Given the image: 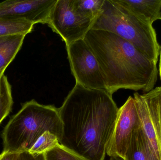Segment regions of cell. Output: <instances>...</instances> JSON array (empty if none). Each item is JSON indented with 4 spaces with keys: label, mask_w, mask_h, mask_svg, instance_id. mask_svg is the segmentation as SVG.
<instances>
[{
    "label": "cell",
    "mask_w": 161,
    "mask_h": 160,
    "mask_svg": "<svg viewBox=\"0 0 161 160\" xmlns=\"http://www.w3.org/2000/svg\"><path fill=\"white\" fill-rule=\"evenodd\" d=\"M62 137L63 125L58 109L44 105L35 100L25 102L8 121L2 134L4 151H29L45 132Z\"/></svg>",
    "instance_id": "cell-3"
},
{
    "label": "cell",
    "mask_w": 161,
    "mask_h": 160,
    "mask_svg": "<svg viewBox=\"0 0 161 160\" xmlns=\"http://www.w3.org/2000/svg\"><path fill=\"white\" fill-rule=\"evenodd\" d=\"M139 125L156 160H161V86L134 93Z\"/></svg>",
    "instance_id": "cell-5"
},
{
    "label": "cell",
    "mask_w": 161,
    "mask_h": 160,
    "mask_svg": "<svg viewBox=\"0 0 161 160\" xmlns=\"http://www.w3.org/2000/svg\"><path fill=\"white\" fill-rule=\"evenodd\" d=\"M160 63H159V74L161 80V47L160 49Z\"/></svg>",
    "instance_id": "cell-20"
},
{
    "label": "cell",
    "mask_w": 161,
    "mask_h": 160,
    "mask_svg": "<svg viewBox=\"0 0 161 160\" xmlns=\"http://www.w3.org/2000/svg\"><path fill=\"white\" fill-rule=\"evenodd\" d=\"M105 0H74L75 6L82 16L95 21L102 11Z\"/></svg>",
    "instance_id": "cell-15"
},
{
    "label": "cell",
    "mask_w": 161,
    "mask_h": 160,
    "mask_svg": "<svg viewBox=\"0 0 161 160\" xmlns=\"http://www.w3.org/2000/svg\"><path fill=\"white\" fill-rule=\"evenodd\" d=\"M139 125V117L134 98L129 97L119 108L111 139L107 150L109 157L125 160L134 131Z\"/></svg>",
    "instance_id": "cell-8"
},
{
    "label": "cell",
    "mask_w": 161,
    "mask_h": 160,
    "mask_svg": "<svg viewBox=\"0 0 161 160\" xmlns=\"http://www.w3.org/2000/svg\"><path fill=\"white\" fill-rule=\"evenodd\" d=\"M124 160H156L138 125Z\"/></svg>",
    "instance_id": "cell-12"
},
{
    "label": "cell",
    "mask_w": 161,
    "mask_h": 160,
    "mask_svg": "<svg viewBox=\"0 0 161 160\" xmlns=\"http://www.w3.org/2000/svg\"><path fill=\"white\" fill-rule=\"evenodd\" d=\"M34 24L23 20L0 18V37L11 35H27L33 31Z\"/></svg>",
    "instance_id": "cell-13"
},
{
    "label": "cell",
    "mask_w": 161,
    "mask_h": 160,
    "mask_svg": "<svg viewBox=\"0 0 161 160\" xmlns=\"http://www.w3.org/2000/svg\"><path fill=\"white\" fill-rule=\"evenodd\" d=\"M18 153L3 150L0 154V160H15Z\"/></svg>",
    "instance_id": "cell-19"
},
{
    "label": "cell",
    "mask_w": 161,
    "mask_h": 160,
    "mask_svg": "<svg viewBox=\"0 0 161 160\" xmlns=\"http://www.w3.org/2000/svg\"><path fill=\"white\" fill-rule=\"evenodd\" d=\"M94 23L78 12L74 0H57L47 24L68 45L84 39Z\"/></svg>",
    "instance_id": "cell-6"
},
{
    "label": "cell",
    "mask_w": 161,
    "mask_h": 160,
    "mask_svg": "<svg viewBox=\"0 0 161 160\" xmlns=\"http://www.w3.org/2000/svg\"><path fill=\"white\" fill-rule=\"evenodd\" d=\"M26 35L0 37V80L20 49Z\"/></svg>",
    "instance_id": "cell-11"
},
{
    "label": "cell",
    "mask_w": 161,
    "mask_h": 160,
    "mask_svg": "<svg viewBox=\"0 0 161 160\" xmlns=\"http://www.w3.org/2000/svg\"><path fill=\"white\" fill-rule=\"evenodd\" d=\"M118 110L108 91L76 83L58 109L63 125L59 143L84 160H105Z\"/></svg>",
    "instance_id": "cell-1"
},
{
    "label": "cell",
    "mask_w": 161,
    "mask_h": 160,
    "mask_svg": "<svg viewBox=\"0 0 161 160\" xmlns=\"http://www.w3.org/2000/svg\"><path fill=\"white\" fill-rule=\"evenodd\" d=\"M160 19L161 20V13H160Z\"/></svg>",
    "instance_id": "cell-22"
},
{
    "label": "cell",
    "mask_w": 161,
    "mask_h": 160,
    "mask_svg": "<svg viewBox=\"0 0 161 160\" xmlns=\"http://www.w3.org/2000/svg\"><path fill=\"white\" fill-rule=\"evenodd\" d=\"M99 63L107 91L120 89L147 93L158 80L157 64L132 44L107 31L90 30L84 39Z\"/></svg>",
    "instance_id": "cell-2"
},
{
    "label": "cell",
    "mask_w": 161,
    "mask_h": 160,
    "mask_svg": "<svg viewBox=\"0 0 161 160\" xmlns=\"http://www.w3.org/2000/svg\"><path fill=\"white\" fill-rule=\"evenodd\" d=\"M66 48L76 83L88 89L107 91L99 63L85 40H77L66 45Z\"/></svg>",
    "instance_id": "cell-7"
},
{
    "label": "cell",
    "mask_w": 161,
    "mask_h": 160,
    "mask_svg": "<svg viewBox=\"0 0 161 160\" xmlns=\"http://www.w3.org/2000/svg\"><path fill=\"white\" fill-rule=\"evenodd\" d=\"M57 0H7L0 3V18L48 23Z\"/></svg>",
    "instance_id": "cell-9"
},
{
    "label": "cell",
    "mask_w": 161,
    "mask_h": 160,
    "mask_svg": "<svg viewBox=\"0 0 161 160\" xmlns=\"http://www.w3.org/2000/svg\"><path fill=\"white\" fill-rule=\"evenodd\" d=\"M59 144L57 136L50 132H45L38 139L29 152L33 154H45Z\"/></svg>",
    "instance_id": "cell-16"
},
{
    "label": "cell",
    "mask_w": 161,
    "mask_h": 160,
    "mask_svg": "<svg viewBox=\"0 0 161 160\" xmlns=\"http://www.w3.org/2000/svg\"><path fill=\"white\" fill-rule=\"evenodd\" d=\"M120 5L148 24L160 19L161 0H114Z\"/></svg>",
    "instance_id": "cell-10"
},
{
    "label": "cell",
    "mask_w": 161,
    "mask_h": 160,
    "mask_svg": "<svg viewBox=\"0 0 161 160\" xmlns=\"http://www.w3.org/2000/svg\"><path fill=\"white\" fill-rule=\"evenodd\" d=\"M91 30L115 34L158 63L160 47L153 25L143 21L114 0H105L101 13Z\"/></svg>",
    "instance_id": "cell-4"
},
{
    "label": "cell",
    "mask_w": 161,
    "mask_h": 160,
    "mask_svg": "<svg viewBox=\"0 0 161 160\" xmlns=\"http://www.w3.org/2000/svg\"><path fill=\"white\" fill-rule=\"evenodd\" d=\"M110 157V160H124L122 158L119 157Z\"/></svg>",
    "instance_id": "cell-21"
},
{
    "label": "cell",
    "mask_w": 161,
    "mask_h": 160,
    "mask_svg": "<svg viewBox=\"0 0 161 160\" xmlns=\"http://www.w3.org/2000/svg\"><path fill=\"white\" fill-rule=\"evenodd\" d=\"M15 160H46L45 154H33L29 151L18 153Z\"/></svg>",
    "instance_id": "cell-18"
},
{
    "label": "cell",
    "mask_w": 161,
    "mask_h": 160,
    "mask_svg": "<svg viewBox=\"0 0 161 160\" xmlns=\"http://www.w3.org/2000/svg\"><path fill=\"white\" fill-rule=\"evenodd\" d=\"M13 104L11 86L3 75L0 80V124L10 112Z\"/></svg>",
    "instance_id": "cell-14"
},
{
    "label": "cell",
    "mask_w": 161,
    "mask_h": 160,
    "mask_svg": "<svg viewBox=\"0 0 161 160\" xmlns=\"http://www.w3.org/2000/svg\"><path fill=\"white\" fill-rule=\"evenodd\" d=\"M46 160H84L61 145L45 153Z\"/></svg>",
    "instance_id": "cell-17"
}]
</instances>
